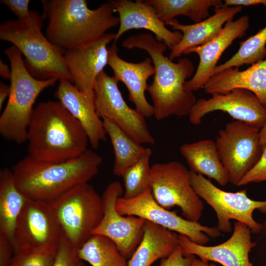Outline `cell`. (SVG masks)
I'll return each mask as SVG.
<instances>
[{
  "label": "cell",
  "mask_w": 266,
  "mask_h": 266,
  "mask_svg": "<svg viewBox=\"0 0 266 266\" xmlns=\"http://www.w3.org/2000/svg\"><path fill=\"white\" fill-rule=\"evenodd\" d=\"M80 261L92 266H129L115 243L101 235L93 234L78 250Z\"/></svg>",
  "instance_id": "f1b7e54d"
},
{
  "label": "cell",
  "mask_w": 266,
  "mask_h": 266,
  "mask_svg": "<svg viewBox=\"0 0 266 266\" xmlns=\"http://www.w3.org/2000/svg\"><path fill=\"white\" fill-rule=\"evenodd\" d=\"M56 253L35 250L14 254L10 266H52Z\"/></svg>",
  "instance_id": "1f68e13d"
},
{
  "label": "cell",
  "mask_w": 266,
  "mask_h": 266,
  "mask_svg": "<svg viewBox=\"0 0 266 266\" xmlns=\"http://www.w3.org/2000/svg\"><path fill=\"white\" fill-rule=\"evenodd\" d=\"M44 19L43 15L32 11L26 21H6L0 26V39L11 43L24 55L25 66L33 77L71 82L64 58L65 50L51 42L41 32Z\"/></svg>",
  "instance_id": "5b68a950"
},
{
  "label": "cell",
  "mask_w": 266,
  "mask_h": 266,
  "mask_svg": "<svg viewBox=\"0 0 266 266\" xmlns=\"http://www.w3.org/2000/svg\"><path fill=\"white\" fill-rule=\"evenodd\" d=\"M102 161L100 155L88 149L75 158L59 163L38 161L27 155L11 170L17 188L26 198L48 203L88 183L98 174Z\"/></svg>",
  "instance_id": "3957f363"
},
{
  "label": "cell",
  "mask_w": 266,
  "mask_h": 266,
  "mask_svg": "<svg viewBox=\"0 0 266 266\" xmlns=\"http://www.w3.org/2000/svg\"><path fill=\"white\" fill-rule=\"evenodd\" d=\"M115 13L119 15L120 24L114 42H117L126 32L145 29L155 35L158 41L164 42L169 49L177 44L182 37L177 31H171L158 18L154 8L145 0H111Z\"/></svg>",
  "instance_id": "d6986e66"
},
{
  "label": "cell",
  "mask_w": 266,
  "mask_h": 266,
  "mask_svg": "<svg viewBox=\"0 0 266 266\" xmlns=\"http://www.w3.org/2000/svg\"><path fill=\"white\" fill-rule=\"evenodd\" d=\"M115 37V33H106L93 43L65 51L64 58L71 82L89 97L94 98V88L96 80L107 65V45L114 41Z\"/></svg>",
  "instance_id": "e0dca14e"
},
{
  "label": "cell",
  "mask_w": 266,
  "mask_h": 266,
  "mask_svg": "<svg viewBox=\"0 0 266 266\" xmlns=\"http://www.w3.org/2000/svg\"><path fill=\"white\" fill-rule=\"evenodd\" d=\"M236 88L252 92L266 106V59L244 70L230 67L215 73L203 87L204 92L211 95L225 94Z\"/></svg>",
  "instance_id": "603a6c76"
},
{
  "label": "cell",
  "mask_w": 266,
  "mask_h": 266,
  "mask_svg": "<svg viewBox=\"0 0 266 266\" xmlns=\"http://www.w3.org/2000/svg\"><path fill=\"white\" fill-rule=\"evenodd\" d=\"M54 96L81 124L92 149H97L106 139L103 121L95 110L94 98L87 96L67 80L59 81Z\"/></svg>",
  "instance_id": "44dd1931"
},
{
  "label": "cell",
  "mask_w": 266,
  "mask_h": 266,
  "mask_svg": "<svg viewBox=\"0 0 266 266\" xmlns=\"http://www.w3.org/2000/svg\"><path fill=\"white\" fill-rule=\"evenodd\" d=\"M117 211L125 216H134L158 225L188 237L200 245L209 241V237L216 238L221 233L217 227L202 225L187 220L159 204L154 199L151 187L138 196L125 199L119 197L116 201Z\"/></svg>",
  "instance_id": "8fae6325"
},
{
  "label": "cell",
  "mask_w": 266,
  "mask_h": 266,
  "mask_svg": "<svg viewBox=\"0 0 266 266\" xmlns=\"http://www.w3.org/2000/svg\"><path fill=\"white\" fill-rule=\"evenodd\" d=\"M259 142L262 148L266 146V122L259 131Z\"/></svg>",
  "instance_id": "60d3db41"
},
{
  "label": "cell",
  "mask_w": 266,
  "mask_h": 266,
  "mask_svg": "<svg viewBox=\"0 0 266 266\" xmlns=\"http://www.w3.org/2000/svg\"><path fill=\"white\" fill-rule=\"evenodd\" d=\"M26 198L17 188L11 169H0V233L9 239L13 246L15 227Z\"/></svg>",
  "instance_id": "484cf974"
},
{
  "label": "cell",
  "mask_w": 266,
  "mask_h": 266,
  "mask_svg": "<svg viewBox=\"0 0 266 266\" xmlns=\"http://www.w3.org/2000/svg\"><path fill=\"white\" fill-rule=\"evenodd\" d=\"M143 232L129 266H151L158 260L167 258L179 245L176 233L150 221L145 220Z\"/></svg>",
  "instance_id": "cb8c5ba5"
},
{
  "label": "cell",
  "mask_w": 266,
  "mask_h": 266,
  "mask_svg": "<svg viewBox=\"0 0 266 266\" xmlns=\"http://www.w3.org/2000/svg\"><path fill=\"white\" fill-rule=\"evenodd\" d=\"M122 46L138 48L150 56L155 68L153 81L147 91L153 101L154 116L162 120L172 115L189 116L197 100L193 92L185 87L186 79L195 70L191 60L183 58L173 62L164 55L166 44L151 33H142L125 39Z\"/></svg>",
  "instance_id": "6da1fadb"
},
{
  "label": "cell",
  "mask_w": 266,
  "mask_h": 266,
  "mask_svg": "<svg viewBox=\"0 0 266 266\" xmlns=\"http://www.w3.org/2000/svg\"><path fill=\"white\" fill-rule=\"evenodd\" d=\"M265 226H266V225H265Z\"/></svg>",
  "instance_id": "ee69618b"
},
{
  "label": "cell",
  "mask_w": 266,
  "mask_h": 266,
  "mask_svg": "<svg viewBox=\"0 0 266 266\" xmlns=\"http://www.w3.org/2000/svg\"><path fill=\"white\" fill-rule=\"evenodd\" d=\"M77 249L64 236L56 253L52 266H79Z\"/></svg>",
  "instance_id": "d6a6232c"
},
{
  "label": "cell",
  "mask_w": 266,
  "mask_h": 266,
  "mask_svg": "<svg viewBox=\"0 0 266 266\" xmlns=\"http://www.w3.org/2000/svg\"><path fill=\"white\" fill-rule=\"evenodd\" d=\"M152 154L151 149L146 148L137 161L127 169L122 175L123 198H134L150 188L151 166L150 162Z\"/></svg>",
  "instance_id": "4dcf8cb0"
},
{
  "label": "cell",
  "mask_w": 266,
  "mask_h": 266,
  "mask_svg": "<svg viewBox=\"0 0 266 266\" xmlns=\"http://www.w3.org/2000/svg\"><path fill=\"white\" fill-rule=\"evenodd\" d=\"M124 188L119 181H113L101 196L103 215L93 234L104 236L113 241L126 259L132 257L141 242L145 220L134 216L120 214L116 210L117 199L122 197Z\"/></svg>",
  "instance_id": "5bb4252c"
},
{
  "label": "cell",
  "mask_w": 266,
  "mask_h": 266,
  "mask_svg": "<svg viewBox=\"0 0 266 266\" xmlns=\"http://www.w3.org/2000/svg\"><path fill=\"white\" fill-rule=\"evenodd\" d=\"M260 130L234 120L219 131L215 143L230 182L238 186L243 177L260 159L263 148Z\"/></svg>",
  "instance_id": "7c38bea8"
},
{
  "label": "cell",
  "mask_w": 266,
  "mask_h": 266,
  "mask_svg": "<svg viewBox=\"0 0 266 266\" xmlns=\"http://www.w3.org/2000/svg\"><path fill=\"white\" fill-rule=\"evenodd\" d=\"M41 1L43 15L48 20L46 36L65 50L93 43L120 24L111 0L96 9L89 8L86 0Z\"/></svg>",
  "instance_id": "277c9868"
},
{
  "label": "cell",
  "mask_w": 266,
  "mask_h": 266,
  "mask_svg": "<svg viewBox=\"0 0 266 266\" xmlns=\"http://www.w3.org/2000/svg\"><path fill=\"white\" fill-rule=\"evenodd\" d=\"M237 51L228 61L216 66L214 74L230 67L252 65L266 58V26L239 43Z\"/></svg>",
  "instance_id": "f546056e"
},
{
  "label": "cell",
  "mask_w": 266,
  "mask_h": 266,
  "mask_svg": "<svg viewBox=\"0 0 266 266\" xmlns=\"http://www.w3.org/2000/svg\"><path fill=\"white\" fill-rule=\"evenodd\" d=\"M0 2L7 6L21 21H26L31 17L32 11L29 8V0H1Z\"/></svg>",
  "instance_id": "e575fe53"
},
{
  "label": "cell",
  "mask_w": 266,
  "mask_h": 266,
  "mask_svg": "<svg viewBox=\"0 0 266 266\" xmlns=\"http://www.w3.org/2000/svg\"><path fill=\"white\" fill-rule=\"evenodd\" d=\"M208 99L197 100L189 115L190 123L198 125L207 114L221 111L235 120L260 130L266 122V106L252 92L236 88L225 94H214Z\"/></svg>",
  "instance_id": "9a60e30c"
},
{
  "label": "cell",
  "mask_w": 266,
  "mask_h": 266,
  "mask_svg": "<svg viewBox=\"0 0 266 266\" xmlns=\"http://www.w3.org/2000/svg\"><path fill=\"white\" fill-rule=\"evenodd\" d=\"M156 10L159 19L165 24L176 16L189 17L195 23L210 16V7L220 6V0H145Z\"/></svg>",
  "instance_id": "83f0119b"
},
{
  "label": "cell",
  "mask_w": 266,
  "mask_h": 266,
  "mask_svg": "<svg viewBox=\"0 0 266 266\" xmlns=\"http://www.w3.org/2000/svg\"><path fill=\"white\" fill-rule=\"evenodd\" d=\"M266 181V146L263 148L261 157L255 166L243 177L238 186Z\"/></svg>",
  "instance_id": "836d02e7"
},
{
  "label": "cell",
  "mask_w": 266,
  "mask_h": 266,
  "mask_svg": "<svg viewBox=\"0 0 266 266\" xmlns=\"http://www.w3.org/2000/svg\"><path fill=\"white\" fill-rule=\"evenodd\" d=\"M13 256L12 243L5 235L0 233V266H10Z\"/></svg>",
  "instance_id": "8d00e7d4"
},
{
  "label": "cell",
  "mask_w": 266,
  "mask_h": 266,
  "mask_svg": "<svg viewBox=\"0 0 266 266\" xmlns=\"http://www.w3.org/2000/svg\"><path fill=\"white\" fill-rule=\"evenodd\" d=\"M70 244L78 249L92 236L103 215L102 197L89 183L48 203Z\"/></svg>",
  "instance_id": "52a82bcc"
},
{
  "label": "cell",
  "mask_w": 266,
  "mask_h": 266,
  "mask_svg": "<svg viewBox=\"0 0 266 266\" xmlns=\"http://www.w3.org/2000/svg\"><path fill=\"white\" fill-rule=\"evenodd\" d=\"M27 142L28 156L48 163L75 158L89 143L81 124L58 100L41 102L34 107Z\"/></svg>",
  "instance_id": "7a4b0ae2"
},
{
  "label": "cell",
  "mask_w": 266,
  "mask_h": 266,
  "mask_svg": "<svg viewBox=\"0 0 266 266\" xmlns=\"http://www.w3.org/2000/svg\"><path fill=\"white\" fill-rule=\"evenodd\" d=\"M79 266H86L82 261H81L79 263Z\"/></svg>",
  "instance_id": "7bdbcfd3"
},
{
  "label": "cell",
  "mask_w": 266,
  "mask_h": 266,
  "mask_svg": "<svg viewBox=\"0 0 266 266\" xmlns=\"http://www.w3.org/2000/svg\"><path fill=\"white\" fill-rule=\"evenodd\" d=\"M190 178L197 194L215 211L218 220L217 227L221 233L232 231L231 219L246 224L254 233H259L263 229V226L253 218V213L255 210L266 213V200H252L244 189L236 192L224 191L202 175L191 170Z\"/></svg>",
  "instance_id": "9c48e42d"
},
{
  "label": "cell",
  "mask_w": 266,
  "mask_h": 266,
  "mask_svg": "<svg viewBox=\"0 0 266 266\" xmlns=\"http://www.w3.org/2000/svg\"><path fill=\"white\" fill-rule=\"evenodd\" d=\"M224 3L228 6L241 7L263 4L266 9V0H225Z\"/></svg>",
  "instance_id": "74e56055"
},
{
  "label": "cell",
  "mask_w": 266,
  "mask_h": 266,
  "mask_svg": "<svg viewBox=\"0 0 266 266\" xmlns=\"http://www.w3.org/2000/svg\"><path fill=\"white\" fill-rule=\"evenodd\" d=\"M195 256H184L179 245L159 266H191Z\"/></svg>",
  "instance_id": "d590c367"
},
{
  "label": "cell",
  "mask_w": 266,
  "mask_h": 266,
  "mask_svg": "<svg viewBox=\"0 0 266 266\" xmlns=\"http://www.w3.org/2000/svg\"><path fill=\"white\" fill-rule=\"evenodd\" d=\"M249 26V17L243 15L236 20L228 21L222 30L208 42L187 50L184 54L194 53L199 56V63L192 78L185 84V88L193 92L203 87L214 75L222 54L236 39L243 36Z\"/></svg>",
  "instance_id": "ac0fdd59"
},
{
  "label": "cell",
  "mask_w": 266,
  "mask_h": 266,
  "mask_svg": "<svg viewBox=\"0 0 266 266\" xmlns=\"http://www.w3.org/2000/svg\"><path fill=\"white\" fill-rule=\"evenodd\" d=\"M118 81L104 70L98 77L94 88L95 110L102 120H109L118 125L140 144L155 143L146 122V117L130 107L119 90Z\"/></svg>",
  "instance_id": "4fadbf2b"
},
{
  "label": "cell",
  "mask_w": 266,
  "mask_h": 266,
  "mask_svg": "<svg viewBox=\"0 0 266 266\" xmlns=\"http://www.w3.org/2000/svg\"><path fill=\"white\" fill-rule=\"evenodd\" d=\"M4 53L10 65V94L0 116V134L5 139L17 144L27 142L28 129L39 95L54 85L56 78L39 80L27 69L22 54L14 46Z\"/></svg>",
  "instance_id": "8992f818"
},
{
  "label": "cell",
  "mask_w": 266,
  "mask_h": 266,
  "mask_svg": "<svg viewBox=\"0 0 266 266\" xmlns=\"http://www.w3.org/2000/svg\"><path fill=\"white\" fill-rule=\"evenodd\" d=\"M150 187L156 201L169 210L178 206L185 219L198 222L204 205L193 188L190 170L181 163L172 161L151 166Z\"/></svg>",
  "instance_id": "ba28073f"
},
{
  "label": "cell",
  "mask_w": 266,
  "mask_h": 266,
  "mask_svg": "<svg viewBox=\"0 0 266 266\" xmlns=\"http://www.w3.org/2000/svg\"><path fill=\"white\" fill-rule=\"evenodd\" d=\"M241 10V6L224 4L215 8L213 15L198 23L183 25L176 19L166 23L165 25L171 26L172 30L180 31L182 33L180 41L170 49L169 59L172 61L184 54L187 50L212 40L220 33L225 24L233 20Z\"/></svg>",
  "instance_id": "7402d4cb"
},
{
  "label": "cell",
  "mask_w": 266,
  "mask_h": 266,
  "mask_svg": "<svg viewBox=\"0 0 266 266\" xmlns=\"http://www.w3.org/2000/svg\"><path fill=\"white\" fill-rule=\"evenodd\" d=\"M0 75L5 79H10L11 76V68L1 60L0 61Z\"/></svg>",
  "instance_id": "ab89813d"
},
{
  "label": "cell",
  "mask_w": 266,
  "mask_h": 266,
  "mask_svg": "<svg viewBox=\"0 0 266 266\" xmlns=\"http://www.w3.org/2000/svg\"><path fill=\"white\" fill-rule=\"evenodd\" d=\"M179 151L191 171L213 179L222 186L230 181L214 141L207 139L185 143L180 146Z\"/></svg>",
  "instance_id": "d4e9b609"
},
{
  "label": "cell",
  "mask_w": 266,
  "mask_h": 266,
  "mask_svg": "<svg viewBox=\"0 0 266 266\" xmlns=\"http://www.w3.org/2000/svg\"><path fill=\"white\" fill-rule=\"evenodd\" d=\"M191 266H217L213 263H209V262L204 261L200 259H197L195 258L191 264Z\"/></svg>",
  "instance_id": "b9f144b4"
},
{
  "label": "cell",
  "mask_w": 266,
  "mask_h": 266,
  "mask_svg": "<svg viewBox=\"0 0 266 266\" xmlns=\"http://www.w3.org/2000/svg\"><path fill=\"white\" fill-rule=\"evenodd\" d=\"M152 63L149 57L137 63L122 59L118 55L116 42H113L108 47L107 65L113 70V76L118 81L125 84L128 91L130 101L146 118L154 115L153 105L149 103L145 96L148 87L147 80L155 74L154 66Z\"/></svg>",
  "instance_id": "ffe728a7"
},
{
  "label": "cell",
  "mask_w": 266,
  "mask_h": 266,
  "mask_svg": "<svg viewBox=\"0 0 266 266\" xmlns=\"http://www.w3.org/2000/svg\"><path fill=\"white\" fill-rule=\"evenodd\" d=\"M64 236L48 203L26 198L14 233V254L35 250L56 253Z\"/></svg>",
  "instance_id": "30bf717a"
},
{
  "label": "cell",
  "mask_w": 266,
  "mask_h": 266,
  "mask_svg": "<svg viewBox=\"0 0 266 266\" xmlns=\"http://www.w3.org/2000/svg\"><path fill=\"white\" fill-rule=\"evenodd\" d=\"M251 233L246 224L236 221L231 236L221 244L200 245L179 234V245L184 256H197L202 261L214 262L223 266H252L249 253L256 243L252 240Z\"/></svg>",
  "instance_id": "2e32d148"
},
{
  "label": "cell",
  "mask_w": 266,
  "mask_h": 266,
  "mask_svg": "<svg viewBox=\"0 0 266 266\" xmlns=\"http://www.w3.org/2000/svg\"><path fill=\"white\" fill-rule=\"evenodd\" d=\"M10 90V86L0 82V110L1 109L6 99L8 98Z\"/></svg>",
  "instance_id": "f35d334b"
},
{
  "label": "cell",
  "mask_w": 266,
  "mask_h": 266,
  "mask_svg": "<svg viewBox=\"0 0 266 266\" xmlns=\"http://www.w3.org/2000/svg\"><path fill=\"white\" fill-rule=\"evenodd\" d=\"M102 121L113 149V173L122 177L126 169L137 161L146 148L131 137L112 121L107 119Z\"/></svg>",
  "instance_id": "4316f807"
}]
</instances>
